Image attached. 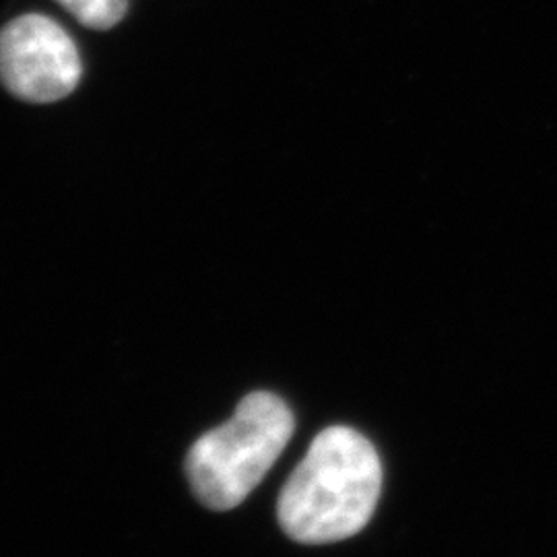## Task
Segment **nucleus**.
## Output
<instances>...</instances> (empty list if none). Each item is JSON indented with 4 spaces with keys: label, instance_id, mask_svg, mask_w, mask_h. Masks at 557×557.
Listing matches in <instances>:
<instances>
[{
    "label": "nucleus",
    "instance_id": "nucleus-1",
    "mask_svg": "<svg viewBox=\"0 0 557 557\" xmlns=\"http://www.w3.org/2000/svg\"><path fill=\"white\" fill-rule=\"evenodd\" d=\"M380 490L382 462L372 442L345 425L326 428L278 496V524L304 545L354 537L374 515Z\"/></svg>",
    "mask_w": 557,
    "mask_h": 557
},
{
    "label": "nucleus",
    "instance_id": "nucleus-2",
    "mask_svg": "<svg viewBox=\"0 0 557 557\" xmlns=\"http://www.w3.org/2000/svg\"><path fill=\"white\" fill-rule=\"evenodd\" d=\"M296 419L283 398L259 391L244 398L234 418L200 436L186 475L202 506L225 512L250 496L294 436Z\"/></svg>",
    "mask_w": 557,
    "mask_h": 557
},
{
    "label": "nucleus",
    "instance_id": "nucleus-3",
    "mask_svg": "<svg viewBox=\"0 0 557 557\" xmlns=\"http://www.w3.org/2000/svg\"><path fill=\"white\" fill-rule=\"evenodd\" d=\"M75 41L54 21L23 15L0 29V83L23 101L52 103L81 79Z\"/></svg>",
    "mask_w": 557,
    "mask_h": 557
},
{
    "label": "nucleus",
    "instance_id": "nucleus-4",
    "mask_svg": "<svg viewBox=\"0 0 557 557\" xmlns=\"http://www.w3.org/2000/svg\"><path fill=\"white\" fill-rule=\"evenodd\" d=\"M75 20L91 29H110L126 15V0H57Z\"/></svg>",
    "mask_w": 557,
    "mask_h": 557
}]
</instances>
